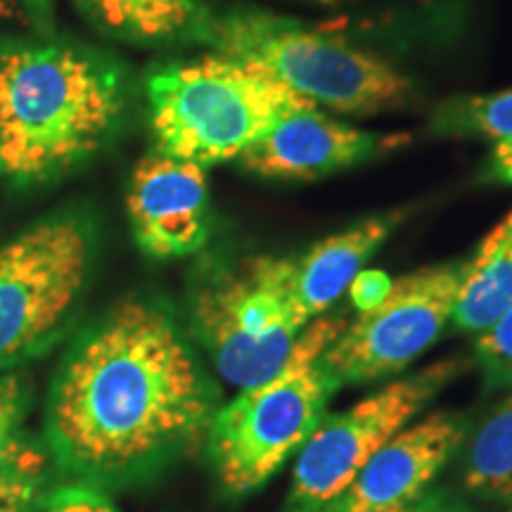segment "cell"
I'll return each instance as SVG.
<instances>
[{
	"label": "cell",
	"mask_w": 512,
	"mask_h": 512,
	"mask_svg": "<svg viewBox=\"0 0 512 512\" xmlns=\"http://www.w3.org/2000/svg\"><path fill=\"white\" fill-rule=\"evenodd\" d=\"M126 112L117 64L83 48L0 50V171L10 181L46 183L110 143Z\"/></svg>",
	"instance_id": "7a4b0ae2"
},
{
	"label": "cell",
	"mask_w": 512,
	"mask_h": 512,
	"mask_svg": "<svg viewBox=\"0 0 512 512\" xmlns=\"http://www.w3.org/2000/svg\"><path fill=\"white\" fill-rule=\"evenodd\" d=\"M505 512H512V503H510V508H508V510H505Z\"/></svg>",
	"instance_id": "4316f807"
},
{
	"label": "cell",
	"mask_w": 512,
	"mask_h": 512,
	"mask_svg": "<svg viewBox=\"0 0 512 512\" xmlns=\"http://www.w3.org/2000/svg\"><path fill=\"white\" fill-rule=\"evenodd\" d=\"M29 24L41 34L50 36L55 29V0H19Z\"/></svg>",
	"instance_id": "cb8c5ba5"
},
{
	"label": "cell",
	"mask_w": 512,
	"mask_h": 512,
	"mask_svg": "<svg viewBox=\"0 0 512 512\" xmlns=\"http://www.w3.org/2000/svg\"><path fill=\"white\" fill-rule=\"evenodd\" d=\"M463 370V363H434L387 382L344 411L323 415L294 456L287 512H320L347 491L363 465L411 425L415 415Z\"/></svg>",
	"instance_id": "9c48e42d"
},
{
	"label": "cell",
	"mask_w": 512,
	"mask_h": 512,
	"mask_svg": "<svg viewBox=\"0 0 512 512\" xmlns=\"http://www.w3.org/2000/svg\"><path fill=\"white\" fill-rule=\"evenodd\" d=\"M202 43L264 69L320 110L344 117L401 110L415 98L413 81L384 57L254 5L209 10Z\"/></svg>",
	"instance_id": "3957f363"
},
{
	"label": "cell",
	"mask_w": 512,
	"mask_h": 512,
	"mask_svg": "<svg viewBox=\"0 0 512 512\" xmlns=\"http://www.w3.org/2000/svg\"><path fill=\"white\" fill-rule=\"evenodd\" d=\"M190 328L233 387L278 373L309 323L292 297V256L209 259L192 275Z\"/></svg>",
	"instance_id": "8992f818"
},
{
	"label": "cell",
	"mask_w": 512,
	"mask_h": 512,
	"mask_svg": "<svg viewBox=\"0 0 512 512\" xmlns=\"http://www.w3.org/2000/svg\"><path fill=\"white\" fill-rule=\"evenodd\" d=\"M43 512H119L114 503L91 486H67L48 498Z\"/></svg>",
	"instance_id": "44dd1931"
},
{
	"label": "cell",
	"mask_w": 512,
	"mask_h": 512,
	"mask_svg": "<svg viewBox=\"0 0 512 512\" xmlns=\"http://www.w3.org/2000/svg\"><path fill=\"white\" fill-rule=\"evenodd\" d=\"M0 176H3V171H0Z\"/></svg>",
	"instance_id": "83f0119b"
},
{
	"label": "cell",
	"mask_w": 512,
	"mask_h": 512,
	"mask_svg": "<svg viewBox=\"0 0 512 512\" xmlns=\"http://www.w3.org/2000/svg\"><path fill=\"white\" fill-rule=\"evenodd\" d=\"M467 439L460 413L437 411L406 425L363 465L337 501L320 512H403L434 489Z\"/></svg>",
	"instance_id": "7c38bea8"
},
{
	"label": "cell",
	"mask_w": 512,
	"mask_h": 512,
	"mask_svg": "<svg viewBox=\"0 0 512 512\" xmlns=\"http://www.w3.org/2000/svg\"><path fill=\"white\" fill-rule=\"evenodd\" d=\"M93 226L55 214L0 249V370L46 349L88 285Z\"/></svg>",
	"instance_id": "52a82bcc"
},
{
	"label": "cell",
	"mask_w": 512,
	"mask_h": 512,
	"mask_svg": "<svg viewBox=\"0 0 512 512\" xmlns=\"http://www.w3.org/2000/svg\"><path fill=\"white\" fill-rule=\"evenodd\" d=\"M408 133H373L325 114L320 107L294 112L238 157L242 174L278 183H306L401 150Z\"/></svg>",
	"instance_id": "30bf717a"
},
{
	"label": "cell",
	"mask_w": 512,
	"mask_h": 512,
	"mask_svg": "<svg viewBox=\"0 0 512 512\" xmlns=\"http://www.w3.org/2000/svg\"><path fill=\"white\" fill-rule=\"evenodd\" d=\"M216 396L171 313L126 299L64 358L48 406L50 448L74 475L124 482L202 444Z\"/></svg>",
	"instance_id": "6da1fadb"
},
{
	"label": "cell",
	"mask_w": 512,
	"mask_h": 512,
	"mask_svg": "<svg viewBox=\"0 0 512 512\" xmlns=\"http://www.w3.org/2000/svg\"><path fill=\"white\" fill-rule=\"evenodd\" d=\"M24 415V387L15 375L0 377V460L19 441V422Z\"/></svg>",
	"instance_id": "ffe728a7"
},
{
	"label": "cell",
	"mask_w": 512,
	"mask_h": 512,
	"mask_svg": "<svg viewBox=\"0 0 512 512\" xmlns=\"http://www.w3.org/2000/svg\"><path fill=\"white\" fill-rule=\"evenodd\" d=\"M126 209L133 240L150 259L197 254L211 235L207 169L152 150L133 169Z\"/></svg>",
	"instance_id": "8fae6325"
},
{
	"label": "cell",
	"mask_w": 512,
	"mask_h": 512,
	"mask_svg": "<svg viewBox=\"0 0 512 512\" xmlns=\"http://www.w3.org/2000/svg\"><path fill=\"white\" fill-rule=\"evenodd\" d=\"M349 320L325 313L302 330L278 373L249 387L211 418L207 453L230 496H247L278 475L316 430L337 392L320 356Z\"/></svg>",
	"instance_id": "5b68a950"
},
{
	"label": "cell",
	"mask_w": 512,
	"mask_h": 512,
	"mask_svg": "<svg viewBox=\"0 0 512 512\" xmlns=\"http://www.w3.org/2000/svg\"><path fill=\"white\" fill-rule=\"evenodd\" d=\"M408 219V209L373 214L292 256V297L304 323L332 311L363 268L392 233Z\"/></svg>",
	"instance_id": "4fadbf2b"
},
{
	"label": "cell",
	"mask_w": 512,
	"mask_h": 512,
	"mask_svg": "<svg viewBox=\"0 0 512 512\" xmlns=\"http://www.w3.org/2000/svg\"><path fill=\"white\" fill-rule=\"evenodd\" d=\"M95 27L140 46L202 41L209 8L202 0H76Z\"/></svg>",
	"instance_id": "9a60e30c"
},
{
	"label": "cell",
	"mask_w": 512,
	"mask_h": 512,
	"mask_svg": "<svg viewBox=\"0 0 512 512\" xmlns=\"http://www.w3.org/2000/svg\"><path fill=\"white\" fill-rule=\"evenodd\" d=\"M463 261L401 275L366 304L320 356L335 389L403 373L453 323Z\"/></svg>",
	"instance_id": "ba28073f"
},
{
	"label": "cell",
	"mask_w": 512,
	"mask_h": 512,
	"mask_svg": "<svg viewBox=\"0 0 512 512\" xmlns=\"http://www.w3.org/2000/svg\"><path fill=\"white\" fill-rule=\"evenodd\" d=\"M145 98L155 150L202 169L238 162L278 121L316 107L264 69L221 53L155 67Z\"/></svg>",
	"instance_id": "277c9868"
},
{
	"label": "cell",
	"mask_w": 512,
	"mask_h": 512,
	"mask_svg": "<svg viewBox=\"0 0 512 512\" xmlns=\"http://www.w3.org/2000/svg\"><path fill=\"white\" fill-rule=\"evenodd\" d=\"M304 3H313V5H342V3H351V0H304Z\"/></svg>",
	"instance_id": "484cf974"
},
{
	"label": "cell",
	"mask_w": 512,
	"mask_h": 512,
	"mask_svg": "<svg viewBox=\"0 0 512 512\" xmlns=\"http://www.w3.org/2000/svg\"><path fill=\"white\" fill-rule=\"evenodd\" d=\"M0 19H5V22L29 24V19H27V15H24L19 0H0Z\"/></svg>",
	"instance_id": "d4e9b609"
},
{
	"label": "cell",
	"mask_w": 512,
	"mask_h": 512,
	"mask_svg": "<svg viewBox=\"0 0 512 512\" xmlns=\"http://www.w3.org/2000/svg\"><path fill=\"white\" fill-rule=\"evenodd\" d=\"M46 484L43 456L24 441L0 460V512H29Z\"/></svg>",
	"instance_id": "ac0fdd59"
},
{
	"label": "cell",
	"mask_w": 512,
	"mask_h": 512,
	"mask_svg": "<svg viewBox=\"0 0 512 512\" xmlns=\"http://www.w3.org/2000/svg\"><path fill=\"white\" fill-rule=\"evenodd\" d=\"M482 181L512 185V138L491 143V152L486 157Z\"/></svg>",
	"instance_id": "7402d4cb"
},
{
	"label": "cell",
	"mask_w": 512,
	"mask_h": 512,
	"mask_svg": "<svg viewBox=\"0 0 512 512\" xmlns=\"http://www.w3.org/2000/svg\"><path fill=\"white\" fill-rule=\"evenodd\" d=\"M512 309V209L463 261L453 328L482 335Z\"/></svg>",
	"instance_id": "5bb4252c"
},
{
	"label": "cell",
	"mask_w": 512,
	"mask_h": 512,
	"mask_svg": "<svg viewBox=\"0 0 512 512\" xmlns=\"http://www.w3.org/2000/svg\"><path fill=\"white\" fill-rule=\"evenodd\" d=\"M463 484L482 501L512 503V394L467 439Z\"/></svg>",
	"instance_id": "2e32d148"
},
{
	"label": "cell",
	"mask_w": 512,
	"mask_h": 512,
	"mask_svg": "<svg viewBox=\"0 0 512 512\" xmlns=\"http://www.w3.org/2000/svg\"><path fill=\"white\" fill-rule=\"evenodd\" d=\"M403 512H475V508L465 498L451 494V491L432 489L430 494L422 496L418 503Z\"/></svg>",
	"instance_id": "603a6c76"
},
{
	"label": "cell",
	"mask_w": 512,
	"mask_h": 512,
	"mask_svg": "<svg viewBox=\"0 0 512 512\" xmlns=\"http://www.w3.org/2000/svg\"><path fill=\"white\" fill-rule=\"evenodd\" d=\"M430 128L441 138H484L491 143L512 138V91L458 95L441 102Z\"/></svg>",
	"instance_id": "e0dca14e"
},
{
	"label": "cell",
	"mask_w": 512,
	"mask_h": 512,
	"mask_svg": "<svg viewBox=\"0 0 512 512\" xmlns=\"http://www.w3.org/2000/svg\"><path fill=\"white\" fill-rule=\"evenodd\" d=\"M475 361L486 389L512 387V309L494 328L477 335Z\"/></svg>",
	"instance_id": "d6986e66"
}]
</instances>
